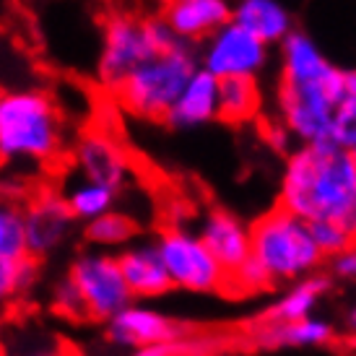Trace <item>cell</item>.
Listing matches in <instances>:
<instances>
[{
    "mask_svg": "<svg viewBox=\"0 0 356 356\" xmlns=\"http://www.w3.org/2000/svg\"><path fill=\"white\" fill-rule=\"evenodd\" d=\"M343 97V70L320 52L312 37L291 31L281 42L278 112L289 136L302 143H323L330 136L333 109Z\"/></svg>",
    "mask_w": 356,
    "mask_h": 356,
    "instance_id": "obj_1",
    "label": "cell"
},
{
    "mask_svg": "<svg viewBox=\"0 0 356 356\" xmlns=\"http://www.w3.org/2000/svg\"><path fill=\"white\" fill-rule=\"evenodd\" d=\"M356 198L354 154L338 149L330 140L302 143L289 151L278 208L297 218L315 221H343Z\"/></svg>",
    "mask_w": 356,
    "mask_h": 356,
    "instance_id": "obj_2",
    "label": "cell"
},
{
    "mask_svg": "<svg viewBox=\"0 0 356 356\" xmlns=\"http://www.w3.org/2000/svg\"><path fill=\"white\" fill-rule=\"evenodd\" d=\"M65 151V118L50 91H0V161L52 164Z\"/></svg>",
    "mask_w": 356,
    "mask_h": 356,
    "instance_id": "obj_3",
    "label": "cell"
},
{
    "mask_svg": "<svg viewBox=\"0 0 356 356\" xmlns=\"http://www.w3.org/2000/svg\"><path fill=\"white\" fill-rule=\"evenodd\" d=\"M198 52L188 42H175L140 63L112 89L120 109L140 120H164L188 79L198 70Z\"/></svg>",
    "mask_w": 356,
    "mask_h": 356,
    "instance_id": "obj_4",
    "label": "cell"
},
{
    "mask_svg": "<svg viewBox=\"0 0 356 356\" xmlns=\"http://www.w3.org/2000/svg\"><path fill=\"white\" fill-rule=\"evenodd\" d=\"M250 257L273 286L312 276L325 263L312 242L309 224L278 206L250 227Z\"/></svg>",
    "mask_w": 356,
    "mask_h": 356,
    "instance_id": "obj_5",
    "label": "cell"
},
{
    "mask_svg": "<svg viewBox=\"0 0 356 356\" xmlns=\"http://www.w3.org/2000/svg\"><path fill=\"white\" fill-rule=\"evenodd\" d=\"M175 42L179 40L161 19H136L128 13H115L104 21L97 76L112 91L140 63L172 47Z\"/></svg>",
    "mask_w": 356,
    "mask_h": 356,
    "instance_id": "obj_6",
    "label": "cell"
},
{
    "mask_svg": "<svg viewBox=\"0 0 356 356\" xmlns=\"http://www.w3.org/2000/svg\"><path fill=\"white\" fill-rule=\"evenodd\" d=\"M154 248L172 281V289H182L193 294L227 291V273L206 250L198 234L182 227H169L156 237Z\"/></svg>",
    "mask_w": 356,
    "mask_h": 356,
    "instance_id": "obj_7",
    "label": "cell"
},
{
    "mask_svg": "<svg viewBox=\"0 0 356 356\" xmlns=\"http://www.w3.org/2000/svg\"><path fill=\"white\" fill-rule=\"evenodd\" d=\"M65 278L79 291L86 320L107 323L128 305H133V297L125 286V278L120 273L118 255H109L102 250L81 252L70 263Z\"/></svg>",
    "mask_w": 356,
    "mask_h": 356,
    "instance_id": "obj_8",
    "label": "cell"
},
{
    "mask_svg": "<svg viewBox=\"0 0 356 356\" xmlns=\"http://www.w3.org/2000/svg\"><path fill=\"white\" fill-rule=\"evenodd\" d=\"M268 63V44L227 21L206 40L198 52V65L213 79H257Z\"/></svg>",
    "mask_w": 356,
    "mask_h": 356,
    "instance_id": "obj_9",
    "label": "cell"
},
{
    "mask_svg": "<svg viewBox=\"0 0 356 356\" xmlns=\"http://www.w3.org/2000/svg\"><path fill=\"white\" fill-rule=\"evenodd\" d=\"M104 333L112 346L120 348H146L156 343H169L190 336V325L179 323L175 317L154 309L146 302H133L122 312L104 323Z\"/></svg>",
    "mask_w": 356,
    "mask_h": 356,
    "instance_id": "obj_10",
    "label": "cell"
},
{
    "mask_svg": "<svg viewBox=\"0 0 356 356\" xmlns=\"http://www.w3.org/2000/svg\"><path fill=\"white\" fill-rule=\"evenodd\" d=\"M76 221L60 193L44 190L24 206V229H26V255L31 260H44L68 245Z\"/></svg>",
    "mask_w": 356,
    "mask_h": 356,
    "instance_id": "obj_11",
    "label": "cell"
},
{
    "mask_svg": "<svg viewBox=\"0 0 356 356\" xmlns=\"http://www.w3.org/2000/svg\"><path fill=\"white\" fill-rule=\"evenodd\" d=\"M73 164L79 169V177L107 185L118 193L130 179L128 151L112 133L102 128H89L81 133L73 146Z\"/></svg>",
    "mask_w": 356,
    "mask_h": 356,
    "instance_id": "obj_12",
    "label": "cell"
},
{
    "mask_svg": "<svg viewBox=\"0 0 356 356\" xmlns=\"http://www.w3.org/2000/svg\"><path fill=\"white\" fill-rule=\"evenodd\" d=\"M159 19L179 42L193 44L232 21V6L227 0H164Z\"/></svg>",
    "mask_w": 356,
    "mask_h": 356,
    "instance_id": "obj_13",
    "label": "cell"
},
{
    "mask_svg": "<svg viewBox=\"0 0 356 356\" xmlns=\"http://www.w3.org/2000/svg\"><path fill=\"white\" fill-rule=\"evenodd\" d=\"M200 242L213 255L221 270L232 278L239 268L250 260V227H245L234 213L229 211H211L200 229ZM229 289V286H227Z\"/></svg>",
    "mask_w": 356,
    "mask_h": 356,
    "instance_id": "obj_14",
    "label": "cell"
},
{
    "mask_svg": "<svg viewBox=\"0 0 356 356\" xmlns=\"http://www.w3.org/2000/svg\"><path fill=\"white\" fill-rule=\"evenodd\" d=\"M118 266L133 302H149L172 291V281L161 266L154 242H133L120 250Z\"/></svg>",
    "mask_w": 356,
    "mask_h": 356,
    "instance_id": "obj_15",
    "label": "cell"
},
{
    "mask_svg": "<svg viewBox=\"0 0 356 356\" xmlns=\"http://www.w3.org/2000/svg\"><path fill=\"white\" fill-rule=\"evenodd\" d=\"M218 118V79L198 68L188 79L185 89L179 91L172 109L167 112V122L172 128L188 130L206 125Z\"/></svg>",
    "mask_w": 356,
    "mask_h": 356,
    "instance_id": "obj_16",
    "label": "cell"
},
{
    "mask_svg": "<svg viewBox=\"0 0 356 356\" xmlns=\"http://www.w3.org/2000/svg\"><path fill=\"white\" fill-rule=\"evenodd\" d=\"M232 21L263 44H281L294 31V21L281 0H239L232 8Z\"/></svg>",
    "mask_w": 356,
    "mask_h": 356,
    "instance_id": "obj_17",
    "label": "cell"
},
{
    "mask_svg": "<svg viewBox=\"0 0 356 356\" xmlns=\"http://www.w3.org/2000/svg\"><path fill=\"white\" fill-rule=\"evenodd\" d=\"M330 284H333V278L325 273H312V276L294 281V286L284 291L270 307H266V312L260 315V325L297 323V320L312 317L320 299L330 291Z\"/></svg>",
    "mask_w": 356,
    "mask_h": 356,
    "instance_id": "obj_18",
    "label": "cell"
},
{
    "mask_svg": "<svg viewBox=\"0 0 356 356\" xmlns=\"http://www.w3.org/2000/svg\"><path fill=\"white\" fill-rule=\"evenodd\" d=\"M333 325L320 317H305L297 323H276V325H260L252 333L255 346L278 351V348H315L333 341Z\"/></svg>",
    "mask_w": 356,
    "mask_h": 356,
    "instance_id": "obj_19",
    "label": "cell"
},
{
    "mask_svg": "<svg viewBox=\"0 0 356 356\" xmlns=\"http://www.w3.org/2000/svg\"><path fill=\"white\" fill-rule=\"evenodd\" d=\"M263 109V94L257 79L218 81V118L227 125H248Z\"/></svg>",
    "mask_w": 356,
    "mask_h": 356,
    "instance_id": "obj_20",
    "label": "cell"
},
{
    "mask_svg": "<svg viewBox=\"0 0 356 356\" xmlns=\"http://www.w3.org/2000/svg\"><path fill=\"white\" fill-rule=\"evenodd\" d=\"M60 195L65 200L73 221L89 224V221L104 216V213H109L115 208L120 193L107 188V185H99V182H91V179H83L76 175Z\"/></svg>",
    "mask_w": 356,
    "mask_h": 356,
    "instance_id": "obj_21",
    "label": "cell"
},
{
    "mask_svg": "<svg viewBox=\"0 0 356 356\" xmlns=\"http://www.w3.org/2000/svg\"><path fill=\"white\" fill-rule=\"evenodd\" d=\"M138 234V224L133 221V216L122 213L118 208H112L109 213L94 218L89 224H83V237L89 242L91 248L102 250H125L128 245H133V239Z\"/></svg>",
    "mask_w": 356,
    "mask_h": 356,
    "instance_id": "obj_22",
    "label": "cell"
},
{
    "mask_svg": "<svg viewBox=\"0 0 356 356\" xmlns=\"http://www.w3.org/2000/svg\"><path fill=\"white\" fill-rule=\"evenodd\" d=\"M0 257L3 260L29 257L26 255L24 206L8 195H0Z\"/></svg>",
    "mask_w": 356,
    "mask_h": 356,
    "instance_id": "obj_23",
    "label": "cell"
},
{
    "mask_svg": "<svg viewBox=\"0 0 356 356\" xmlns=\"http://www.w3.org/2000/svg\"><path fill=\"white\" fill-rule=\"evenodd\" d=\"M40 278V263L31 257L21 260H3L0 257V309L13 297L29 291Z\"/></svg>",
    "mask_w": 356,
    "mask_h": 356,
    "instance_id": "obj_24",
    "label": "cell"
},
{
    "mask_svg": "<svg viewBox=\"0 0 356 356\" xmlns=\"http://www.w3.org/2000/svg\"><path fill=\"white\" fill-rule=\"evenodd\" d=\"M327 140L338 149L356 151V91H343L341 102L336 104Z\"/></svg>",
    "mask_w": 356,
    "mask_h": 356,
    "instance_id": "obj_25",
    "label": "cell"
},
{
    "mask_svg": "<svg viewBox=\"0 0 356 356\" xmlns=\"http://www.w3.org/2000/svg\"><path fill=\"white\" fill-rule=\"evenodd\" d=\"M309 234H312L315 248L320 250V255L325 260L343 255L346 250L356 245L354 237L348 234V229L341 221H315V224H309Z\"/></svg>",
    "mask_w": 356,
    "mask_h": 356,
    "instance_id": "obj_26",
    "label": "cell"
},
{
    "mask_svg": "<svg viewBox=\"0 0 356 356\" xmlns=\"http://www.w3.org/2000/svg\"><path fill=\"white\" fill-rule=\"evenodd\" d=\"M213 354V341L211 338H179L169 343H156V346L136 348L130 356H208Z\"/></svg>",
    "mask_w": 356,
    "mask_h": 356,
    "instance_id": "obj_27",
    "label": "cell"
},
{
    "mask_svg": "<svg viewBox=\"0 0 356 356\" xmlns=\"http://www.w3.org/2000/svg\"><path fill=\"white\" fill-rule=\"evenodd\" d=\"M50 305L52 309L58 312L60 317H65V320H86V312H83V305H81V297L79 291L73 289L68 278H63L55 284L50 294Z\"/></svg>",
    "mask_w": 356,
    "mask_h": 356,
    "instance_id": "obj_28",
    "label": "cell"
},
{
    "mask_svg": "<svg viewBox=\"0 0 356 356\" xmlns=\"http://www.w3.org/2000/svg\"><path fill=\"white\" fill-rule=\"evenodd\" d=\"M330 263V278H341V281H356V245L346 250L343 255L327 260Z\"/></svg>",
    "mask_w": 356,
    "mask_h": 356,
    "instance_id": "obj_29",
    "label": "cell"
},
{
    "mask_svg": "<svg viewBox=\"0 0 356 356\" xmlns=\"http://www.w3.org/2000/svg\"><path fill=\"white\" fill-rule=\"evenodd\" d=\"M266 138L268 143L273 146L276 151H286L289 154V143H291V136H289V130L281 125V122H270L266 128Z\"/></svg>",
    "mask_w": 356,
    "mask_h": 356,
    "instance_id": "obj_30",
    "label": "cell"
},
{
    "mask_svg": "<svg viewBox=\"0 0 356 356\" xmlns=\"http://www.w3.org/2000/svg\"><path fill=\"white\" fill-rule=\"evenodd\" d=\"M343 227L348 229V234L354 237V242H356V198H354V206H351V211H348V216L341 221Z\"/></svg>",
    "mask_w": 356,
    "mask_h": 356,
    "instance_id": "obj_31",
    "label": "cell"
},
{
    "mask_svg": "<svg viewBox=\"0 0 356 356\" xmlns=\"http://www.w3.org/2000/svg\"><path fill=\"white\" fill-rule=\"evenodd\" d=\"M346 327H348V333L356 338V305L348 309V315H346Z\"/></svg>",
    "mask_w": 356,
    "mask_h": 356,
    "instance_id": "obj_32",
    "label": "cell"
},
{
    "mask_svg": "<svg viewBox=\"0 0 356 356\" xmlns=\"http://www.w3.org/2000/svg\"><path fill=\"white\" fill-rule=\"evenodd\" d=\"M31 356H63L60 351H40V354H31Z\"/></svg>",
    "mask_w": 356,
    "mask_h": 356,
    "instance_id": "obj_33",
    "label": "cell"
},
{
    "mask_svg": "<svg viewBox=\"0 0 356 356\" xmlns=\"http://www.w3.org/2000/svg\"><path fill=\"white\" fill-rule=\"evenodd\" d=\"M351 154H354V161H356V151H351Z\"/></svg>",
    "mask_w": 356,
    "mask_h": 356,
    "instance_id": "obj_34",
    "label": "cell"
}]
</instances>
